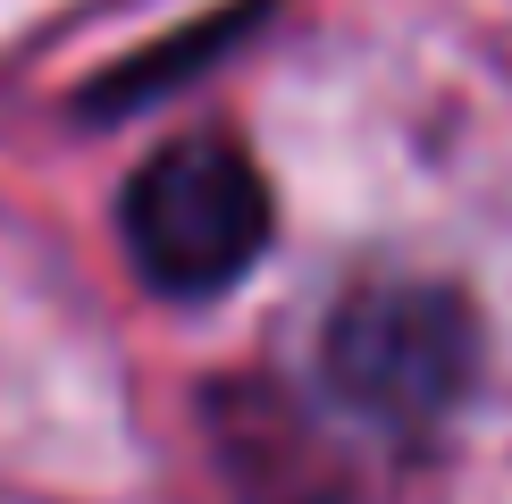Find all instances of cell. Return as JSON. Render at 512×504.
I'll return each instance as SVG.
<instances>
[{"mask_svg": "<svg viewBox=\"0 0 512 504\" xmlns=\"http://www.w3.org/2000/svg\"><path fill=\"white\" fill-rule=\"evenodd\" d=\"M126 252L160 294H227L269 244V185L227 135H185L152 152L126 185Z\"/></svg>", "mask_w": 512, "mask_h": 504, "instance_id": "obj_2", "label": "cell"}, {"mask_svg": "<svg viewBox=\"0 0 512 504\" xmlns=\"http://www.w3.org/2000/svg\"><path fill=\"white\" fill-rule=\"evenodd\" d=\"M336 404L387 437H437L479 378V320L437 278H370L328 311L319 336Z\"/></svg>", "mask_w": 512, "mask_h": 504, "instance_id": "obj_1", "label": "cell"}]
</instances>
